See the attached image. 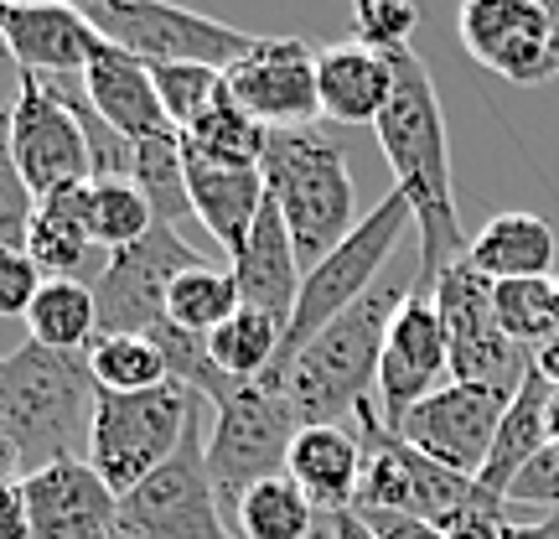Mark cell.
<instances>
[{
    "instance_id": "6da1fadb",
    "label": "cell",
    "mask_w": 559,
    "mask_h": 539,
    "mask_svg": "<svg viewBox=\"0 0 559 539\" xmlns=\"http://www.w3.org/2000/svg\"><path fill=\"white\" fill-rule=\"evenodd\" d=\"M379 151L394 172V192L415 208L419 223V276L415 291H436V280L451 265L466 260V234H461L456 181H451V136L440 115V94L430 83V68L415 47L394 52V99L379 115Z\"/></svg>"
},
{
    "instance_id": "7a4b0ae2",
    "label": "cell",
    "mask_w": 559,
    "mask_h": 539,
    "mask_svg": "<svg viewBox=\"0 0 559 539\" xmlns=\"http://www.w3.org/2000/svg\"><path fill=\"white\" fill-rule=\"evenodd\" d=\"M99 384L88 374V353H58L41 342H21L0 359V431L21 446L26 478L68 457H88Z\"/></svg>"
},
{
    "instance_id": "3957f363",
    "label": "cell",
    "mask_w": 559,
    "mask_h": 539,
    "mask_svg": "<svg viewBox=\"0 0 559 539\" xmlns=\"http://www.w3.org/2000/svg\"><path fill=\"white\" fill-rule=\"evenodd\" d=\"M400 301L404 291H389V285L368 291L358 306H347L337 321H326L275 374L300 425H342V415H358L373 400L389 321L400 312Z\"/></svg>"
},
{
    "instance_id": "277c9868",
    "label": "cell",
    "mask_w": 559,
    "mask_h": 539,
    "mask_svg": "<svg viewBox=\"0 0 559 539\" xmlns=\"http://www.w3.org/2000/svg\"><path fill=\"white\" fill-rule=\"evenodd\" d=\"M264 198L280 208L290 229L300 265L311 270L326 260L353 229H358V198H353V172L347 151L321 130H270L260 161Z\"/></svg>"
},
{
    "instance_id": "5b68a950",
    "label": "cell",
    "mask_w": 559,
    "mask_h": 539,
    "mask_svg": "<svg viewBox=\"0 0 559 539\" xmlns=\"http://www.w3.org/2000/svg\"><path fill=\"white\" fill-rule=\"evenodd\" d=\"M202 400L187 384H160L145 395H104L94 405L88 461L115 493H135L140 482L160 472L181 452L187 431L198 425Z\"/></svg>"
},
{
    "instance_id": "8992f818",
    "label": "cell",
    "mask_w": 559,
    "mask_h": 539,
    "mask_svg": "<svg viewBox=\"0 0 559 539\" xmlns=\"http://www.w3.org/2000/svg\"><path fill=\"white\" fill-rule=\"evenodd\" d=\"M409 223H415V208L404 202V192H389L379 208L362 213V223L326 255V260H317L306 270L296 312H290V327H285V348H280L275 374L296 359L306 342L317 338L326 321H337L347 306H358V301L373 291V280H379L383 265L394 260V249H400Z\"/></svg>"
},
{
    "instance_id": "52a82bcc",
    "label": "cell",
    "mask_w": 559,
    "mask_h": 539,
    "mask_svg": "<svg viewBox=\"0 0 559 539\" xmlns=\"http://www.w3.org/2000/svg\"><path fill=\"white\" fill-rule=\"evenodd\" d=\"M300 420L285 400V384L275 374L239 384L223 405H213V431H207V478L218 488V503L239 514L249 488L264 478H280L290 461Z\"/></svg>"
},
{
    "instance_id": "ba28073f",
    "label": "cell",
    "mask_w": 559,
    "mask_h": 539,
    "mask_svg": "<svg viewBox=\"0 0 559 539\" xmlns=\"http://www.w3.org/2000/svg\"><path fill=\"white\" fill-rule=\"evenodd\" d=\"M83 16L104 42L124 47L140 62H202V68L228 73L260 42L228 21H213L187 5H166V0H88Z\"/></svg>"
},
{
    "instance_id": "9c48e42d",
    "label": "cell",
    "mask_w": 559,
    "mask_h": 539,
    "mask_svg": "<svg viewBox=\"0 0 559 539\" xmlns=\"http://www.w3.org/2000/svg\"><path fill=\"white\" fill-rule=\"evenodd\" d=\"M436 312L445 327V353H451V384H481L513 395L523 374L534 368V353L508 342L492 306V280H481L472 265L461 260L436 280Z\"/></svg>"
},
{
    "instance_id": "30bf717a",
    "label": "cell",
    "mask_w": 559,
    "mask_h": 539,
    "mask_svg": "<svg viewBox=\"0 0 559 539\" xmlns=\"http://www.w3.org/2000/svg\"><path fill=\"white\" fill-rule=\"evenodd\" d=\"M120 524L140 539H239L223 519L218 488L207 478V436L187 431L181 452L120 499Z\"/></svg>"
},
{
    "instance_id": "8fae6325",
    "label": "cell",
    "mask_w": 559,
    "mask_h": 539,
    "mask_svg": "<svg viewBox=\"0 0 559 539\" xmlns=\"http://www.w3.org/2000/svg\"><path fill=\"white\" fill-rule=\"evenodd\" d=\"M202 265V255L181 239V229L156 223L151 234L130 249H115L104 276L94 280V301H99V338H120V332H156L166 321V296L181 270Z\"/></svg>"
},
{
    "instance_id": "7c38bea8",
    "label": "cell",
    "mask_w": 559,
    "mask_h": 539,
    "mask_svg": "<svg viewBox=\"0 0 559 539\" xmlns=\"http://www.w3.org/2000/svg\"><path fill=\"white\" fill-rule=\"evenodd\" d=\"M11 156H16L26 187L37 192V202L94 181V156H88L83 125L32 73H21L16 99H11Z\"/></svg>"
},
{
    "instance_id": "4fadbf2b",
    "label": "cell",
    "mask_w": 559,
    "mask_h": 539,
    "mask_svg": "<svg viewBox=\"0 0 559 539\" xmlns=\"http://www.w3.org/2000/svg\"><path fill=\"white\" fill-rule=\"evenodd\" d=\"M456 37L502 83H555V16L549 0H461Z\"/></svg>"
},
{
    "instance_id": "5bb4252c",
    "label": "cell",
    "mask_w": 559,
    "mask_h": 539,
    "mask_svg": "<svg viewBox=\"0 0 559 539\" xmlns=\"http://www.w3.org/2000/svg\"><path fill=\"white\" fill-rule=\"evenodd\" d=\"M223 89L264 130H311L321 120L317 52L306 37H260L223 73Z\"/></svg>"
},
{
    "instance_id": "9a60e30c",
    "label": "cell",
    "mask_w": 559,
    "mask_h": 539,
    "mask_svg": "<svg viewBox=\"0 0 559 539\" xmlns=\"http://www.w3.org/2000/svg\"><path fill=\"white\" fill-rule=\"evenodd\" d=\"M508 400L513 395L481 389V384H440L430 400H419L404 415L400 436L415 452H425L430 461H440V467H451V472L477 482V472L492 457V441H498Z\"/></svg>"
},
{
    "instance_id": "2e32d148",
    "label": "cell",
    "mask_w": 559,
    "mask_h": 539,
    "mask_svg": "<svg viewBox=\"0 0 559 539\" xmlns=\"http://www.w3.org/2000/svg\"><path fill=\"white\" fill-rule=\"evenodd\" d=\"M440 374H451V353H445V327H440L436 296L425 291H404L400 312L389 321V342H383L379 363V420L389 431H400L404 415L419 400H430L440 389Z\"/></svg>"
},
{
    "instance_id": "e0dca14e",
    "label": "cell",
    "mask_w": 559,
    "mask_h": 539,
    "mask_svg": "<svg viewBox=\"0 0 559 539\" xmlns=\"http://www.w3.org/2000/svg\"><path fill=\"white\" fill-rule=\"evenodd\" d=\"M21 488L32 508V539H109L120 529V493L94 472L88 457L52 461Z\"/></svg>"
},
{
    "instance_id": "ac0fdd59",
    "label": "cell",
    "mask_w": 559,
    "mask_h": 539,
    "mask_svg": "<svg viewBox=\"0 0 559 539\" xmlns=\"http://www.w3.org/2000/svg\"><path fill=\"white\" fill-rule=\"evenodd\" d=\"M99 42L83 5H0V47L32 79L83 73Z\"/></svg>"
},
{
    "instance_id": "d6986e66",
    "label": "cell",
    "mask_w": 559,
    "mask_h": 539,
    "mask_svg": "<svg viewBox=\"0 0 559 539\" xmlns=\"http://www.w3.org/2000/svg\"><path fill=\"white\" fill-rule=\"evenodd\" d=\"M83 94L94 104L109 130H120L124 140H156V136H171V120L160 109V94L151 83V62L130 58L124 47L115 42H99L94 58L83 68Z\"/></svg>"
},
{
    "instance_id": "ffe728a7",
    "label": "cell",
    "mask_w": 559,
    "mask_h": 539,
    "mask_svg": "<svg viewBox=\"0 0 559 539\" xmlns=\"http://www.w3.org/2000/svg\"><path fill=\"white\" fill-rule=\"evenodd\" d=\"M300 280H306V265H300L296 244H290V229L280 219L275 202H264L254 234L234 255V285H239V301L249 312H264L290 327V312H296Z\"/></svg>"
},
{
    "instance_id": "44dd1931",
    "label": "cell",
    "mask_w": 559,
    "mask_h": 539,
    "mask_svg": "<svg viewBox=\"0 0 559 539\" xmlns=\"http://www.w3.org/2000/svg\"><path fill=\"white\" fill-rule=\"evenodd\" d=\"M317 94L321 120L379 125V115L394 99V58L362 42H332L317 52Z\"/></svg>"
},
{
    "instance_id": "7402d4cb",
    "label": "cell",
    "mask_w": 559,
    "mask_h": 539,
    "mask_svg": "<svg viewBox=\"0 0 559 539\" xmlns=\"http://www.w3.org/2000/svg\"><path fill=\"white\" fill-rule=\"evenodd\" d=\"M285 478L317 503L321 519H332L342 508H358L362 488V441L347 425H300L290 441V461Z\"/></svg>"
},
{
    "instance_id": "603a6c76",
    "label": "cell",
    "mask_w": 559,
    "mask_h": 539,
    "mask_svg": "<svg viewBox=\"0 0 559 539\" xmlns=\"http://www.w3.org/2000/svg\"><path fill=\"white\" fill-rule=\"evenodd\" d=\"M187 198H192V219L228 249V260L249 244L264 202H270L260 166H213V161L198 156H187Z\"/></svg>"
},
{
    "instance_id": "cb8c5ba5",
    "label": "cell",
    "mask_w": 559,
    "mask_h": 539,
    "mask_svg": "<svg viewBox=\"0 0 559 539\" xmlns=\"http://www.w3.org/2000/svg\"><path fill=\"white\" fill-rule=\"evenodd\" d=\"M549 400H555V384L544 379L539 368H528L523 384L513 389V400L502 410V425H498V441H492V457L487 467L477 472V488L487 499H502L513 493V482L528 461L539 457L549 446Z\"/></svg>"
},
{
    "instance_id": "d4e9b609",
    "label": "cell",
    "mask_w": 559,
    "mask_h": 539,
    "mask_svg": "<svg viewBox=\"0 0 559 539\" xmlns=\"http://www.w3.org/2000/svg\"><path fill=\"white\" fill-rule=\"evenodd\" d=\"M466 265L481 280H544L555 270V229L539 213H498L466 244Z\"/></svg>"
},
{
    "instance_id": "484cf974",
    "label": "cell",
    "mask_w": 559,
    "mask_h": 539,
    "mask_svg": "<svg viewBox=\"0 0 559 539\" xmlns=\"http://www.w3.org/2000/svg\"><path fill=\"white\" fill-rule=\"evenodd\" d=\"M26 332L41 348H58V353H88L99 342V301L94 285L73 280H41L37 301L26 312Z\"/></svg>"
},
{
    "instance_id": "4316f807",
    "label": "cell",
    "mask_w": 559,
    "mask_h": 539,
    "mask_svg": "<svg viewBox=\"0 0 559 539\" xmlns=\"http://www.w3.org/2000/svg\"><path fill=\"white\" fill-rule=\"evenodd\" d=\"M88 223L79 213V187L58 192V198L37 202V219L26 229V255L37 260V270L47 280H73L83 260H88Z\"/></svg>"
},
{
    "instance_id": "83f0119b",
    "label": "cell",
    "mask_w": 559,
    "mask_h": 539,
    "mask_svg": "<svg viewBox=\"0 0 559 539\" xmlns=\"http://www.w3.org/2000/svg\"><path fill=\"white\" fill-rule=\"evenodd\" d=\"M243 312L239 285H234V270H213L202 260L192 270H181L171 280V296H166V321L192 332V338H213L223 321H234Z\"/></svg>"
},
{
    "instance_id": "f1b7e54d",
    "label": "cell",
    "mask_w": 559,
    "mask_h": 539,
    "mask_svg": "<svg viewBox=\"0 0 559 539\" xmlns=\"http://www.w3.org/2000/svg\"><path fill=\"white\" fill-rule=\"evenodd\" d=\"M177 136H181V151H187V156L213 161V166H260L264 145H270V130L249 120L228 94H223L202 120L177 130Z\"/></svg>"
},
{
    "instance_id": "f546056e",
    "label": "cell",
    "mask_w": 559,
    "mask_h": 539,
    "mask_svg": "<svg viewBox=\"0 0 559 539\" xmlns=\"http://www.w3.org/2000/svg\"><path fill=\"white\" fill-rule=\"evenodd\" d=\"M239 539H311L321 529L317 503L296 488V478H264L239 503Z\"/></svg>"
},
{
    "instance_id": "4dcf8cb0",
    "label": "cell",
    "mask_w": 559,
    "mask_h": 539,
    "mask_svg": "<svg viewBox=\"0 0 559 539\" xmlns=\"http://www.w3.org/2000/svg\"><path fill=\"white\" fill-rule=\"evenodd\" d=\"M79 213L88 223V239L104 244L109 255L140 244L156 229V213H151V202H145L135 181H88V187H79Z\"/></svg>"
},
{
    "instance_id": "1f68e13d",
    "label": "cell",
    "mask_w": 559,
    "mask_h": 539,
    "mask_svg": "<svg viewBox=\"0 0 559 539\" xmlns=\"http://www.w3.org/2000/svg\"><path fill=\"white\" fill-rule=\"evenodd\" d=\"M280 348H285V321L264 317V312H249V306H243L234 321H223L218 332L207 338L213 363H218L234 384H249V379L275 374Z\"/></svg>"
},
{
    "instance_id": "d6a6232c",
    "label": "cell",
    "mask_w": 559,
    "mask_h": 539,
    "mask_svg": "<svg viewBox=\"0 0 559 539\" xmlns=\"http://www.w3.org/2000/svg\"><path fill=\"white\" fill-rule=\"evenodd\" d=\"M88 374H94L104 395H145V389L171 384V368H166V353L156 348V338H135V332L94 342L88 348Z\"/></svg>"
},
{
    "instance_id": "836d02e7",
    "label": "cell",
    "mask_w": 559,
    "mask_h": 539,
    "mask_svg": "<svg viewBox=\"0 0 559 539\" xmlns=\"http://www.w3.org/2000/svg\"><path fill=\"white\" fill-rule=\"evenodd\" d=\"M145 192L156 223L177 229V223L192 219V198H187V156H181V136H156L135 145V177H130Z\"/></svg>"
},
{
    "instance_id": "e575fe53",
    "label": "cell",
    "mask_w": 559,
    "mask_h": 539,
    "mask_svg": "<svg viewBox=\"0 0 559 539\" xmlns=\"http://www.w3.org/2000/svg\"><path fill=\"white\" fill-rule=\"evenodd\" d=\"M492 306H498V321L508 342H519L523 353L544 348L555 332V276L544 280H502L492 285Z\"/></svg>"
},
{
    "instance_id": "d590c367",
    "label": "cell",
    "mask_w": 559,
    "mask_h": 539,
    "mask_svg": "<svg viewBox=\"0 0 559 539\" xmlns=\"http://www.w3.org/2000/svg\"><path fill=\"white\" fill-rule=\"evenodd\" d=\"M151 83H156L171 130H187L228 94L218 68H202V62H151Z\"/></svg>"
},
{
    "instance_id": "8d00e7d4",
    "label": "cell",
    "mask_w": 559,
    "mask_h": 539,
    "mask_svg": "<svg viewBox=\"0 0 559 539\" xmlns=\"http://www.w3.org/2000/svg\"><path fill=\"white\" fill-rule=\"evenodd\" d=\"M419 32V11L409 0H358L353 5V42L373 47L383 58L409 52V37Z\"/></svg>"
},
{
    "instance_id": "74e56055",
    "label": "cell",
    "mask_w": 559,
    "mask_h": 539,
    "mask_svg": "<svg viewBox=\"0 0 559 539\" xmlns=\"http://www.w3.org/2000/svg\"><path fill=\"white\" fill-rule=\"evenodd\" d=\"M37 219V192L26 187L11 156V109H0V244L26 249V229Z\"/></svg>"
},
{
    "instance_id": "f35d334b",
    "label": "cell",
    "mask_w": 559,
    "mask_h": 539,
    "mask_svg": "<svg viewBox=\"0 0 559 539\" xmlns=\"http://www.w3.org/2000/svg\"><path fill=\"white\" fill-rule=\"evenodd\" d=\"M41 280L47 276L37 270V260H32L26 249L0 244V317H26L41 291Z\"/></svg>"
},
{
    "instance_id": "ab89813d",
    "label": "cell",
    "mask_w": 559,
    "mask_h": 539,
    "mask_svg": "<svg viewBox=\"0 0 559 539\" xmlns=\"http://www.w3.org/2000/svg\"><path fill=\"white\" fill-rule=\"evenodd\" d=\"M0 539H32V508L21 482H0Z\"/></svg>"
},
{
    "instance_id": "60d3db41",
    "label": "cell",
    "mask_w": 559,
    "mask_h": 539,
    "mask_svg": "<svg viewBox=\"0 0 559 539\" xmlns=\"http://www.w3.org/2000/svg\"><path fill=\"white\" fill-rule=\"evenodd\" d=\"M358 514L373 524V535L379 539H445L436 524L409 519V514H379V508H358Z\"/></svg>"
},
{
    "instance_id": "b9f144b4",
    "label": "cell",
    "mask_w": 559,
    "mask_h": 539,
    "mask_svg": "<svg viewBox=\"0 0 559 539\" xmlns=\"http://www.w3.org/2000/svg\"><path fill=\"white\" fill-rule=\"evenodd\" d=\"M326 535H332V539H379V535H373V524L362 519L358 508H342V514H332V519H326Z\"/></svg>"
},
{
    "instance_id": "7bdbcfd3",
    "label": "cell",
    "mask_w": 559,
    "mask_h": 539,
    "mask_svg": "<svg viewBox=\"0 0 559 539\" xmlns=\"http://www.w3.org/2000/svg\"><path fill=\"white\" fill-rule=\"evenodd\" d=\"M0 482H26V457L5 431H0Z\"/></svg>"
},
{
    "instance_id": "ee69618b",
    "label": "cell",
    "mask_w": 559,
    "mask_h": 539,
    "mask_svg": "<svg viewBox=\"0 0 559 539\" xmlns=\"http://www.w3.org/2000/svg\"><path fill=\"white\" fill-rule=\"evenodd\" d=\"M502 539H559V508L555 514H544L539 524H508Z\"/></svg>"
},
{
    "instance_id": "f6af8a7d",
    "label": "cell",
    "mask_w": 559,
    "mask_h": 539,
    "mask_svg": "<svg viewBox=\"0 0 559 539\" xmlns=\"http://www.w3.org/2000/svg\"><path fill=\"white\" fill-rule=\"evenodd\" d=\"M534 368L559 389V338H549L544 348H534Z\"/></svg>"
},
{
    "instance_id": "bcb514c9",
    "label": "cell",
    "mask_w": 559,
    "mask_h": 539,
    "mask_svg": "<svg viewBox=\"0 0 559 539\" xmlns=\"http://www.w3.org/2000/svg\"><path fill=\"white\" fill-rule=\"evenodd\" d=\"M549 446L559 452V389H555V400H549Z\"/></svg>"
},
{
    "instance_id": "7dc6e473",
    "label": "cell",
    "mask_w": 559,
    "mask_h": 539,
    "mask_svg": "<svg viewBox=\"0 0 559 539\" xmlns=\"http://www.w3.org/2000/svg\"><path fill=\"white\" fill-rule=\"evenodd\" d=\"M549 16H555V68H559V0H549Z\"/></svg>"
},
{
    "instance_id": "c3c4849f",
    "label": "cell",
    "mask_w": 559,
    "mask_h": 539,
    "mask_svg": "<svg viewBox=\"0 0 559 539\" xmlns=\"http://www.w3.org/2000/svg\"><path fill=\"white\" fill-rule=\"evenodd\" d=\"M555 332H559V276H555Z\"/></svg>"
},
{
    "instance_id": "681fc988",
    "label": "cell",
    "mask_w": 559,
    "mask_h": 539,
    "mask_svg": "<svg viewBox=\"0 0 559 539\" xmlns=\"http://www.w3.org/2000/svg\"><path fill=\"white\" fill-rule=\"evenodd\" d=\"M109 539H140V535H130V529H124V524H120V529H115V535H109Z\"/></svg>"
},
{
    "instance_id": "f907efd6",
    "label": "cell",
    "mask_w": 559,
    "mask_h": 539,
    "mask_svg": "<svg viewBox=\"0 0 559 539\" xmlns=\"http://www.w3.org/2000/svg\"><path fill=\"white\" fill-rule=\"evenodd\" d=\"M311 539H332V535H326V529H317V535H311Z\"/></svg>"
}]
</instances>
